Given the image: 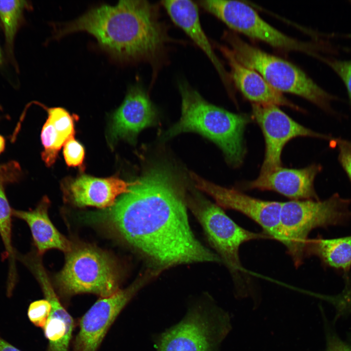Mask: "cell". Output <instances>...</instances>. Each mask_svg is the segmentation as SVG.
Here are the masks:
<instances>
[{
  "label": "cell",
  "mask_w": 351,
  "mask_h": 351,
  "mask_svg": "<svg viewBox=\"0 0 351 351\" xmlns=\"http://www.w3.org/2000/svg\"><path fill=\"white\" fill-rule=\"evenodd\" d=\"M184 193L171 171L155 166L133 181L100 218L158 273L179 264L220 262L194 235Z\"/></svg>",
  "instance_id": "cell-1"
},
{
  "label": "cell",
  "mask_w": 351,
  "mask_h": 351,
  "mask_svg": "<svg viewBox=\"0 0 351 351\" xmlns=\"http://www.w3.org/2000/svg\"><path fill=\"white\" fill-rule=\"evenodd\" d=\"M93 35L114 57L155 66L171 41L157 5L144 0H121L93 8L56 32L57 38L76 32Z\"/></svg>",
  "instance_id": "cell-2"
},
{
  "label": "cell",
  "mask_w": 351,
  "mask_h": 351,
  "mask_svg": "<svg viewBox=\"0 0 351 351\" xmlns=\"http://www.w3.org/2000/svg\"><path fill=\"white\" fill-rule=\"evenodd\" d=\"M179 89L181 117L165 132L164 138L185 132L198 133L219 147L229 164L239 166L245 154L243 134L249 117L209 103L186 82L180 83Z\"/></svg>",
  "instance_id": "cell-3"
},
{
  "label": "cell",
  "mask_w": 351,
  "mask_h": 351,
  "mask_svg": "<svg viewBox=\"0 0 351 351\" xmlns=\"http://www.w3.org/2000/svg\"><path fill=\"white\" fill-rule=\"evenodd\" d=\"M351 199L337 193L324 200H291L282 202L279 241L287 248L296 267L306 257L308 235L314 229L346 224L351 219Z\"/></svg>",
  "instance_id": "cell-4"
},
{
  "label": "cell",
  "mask_w": 351,
  "mask_h": 351,
  "mask_svg": "<svg viewBox=\"0 0 351 351\" xmlns=\"http://www.w3.org/2000/svg\"><path fill=\"white\" fill-rule=\"evenodd\" d=\"M225 38L236 58L258 73L274 89L301 97L332 113L330 102L335 97L319 86L299 67L248 43L234 33H226Z\"/></svg>",
  "instance_id": "cell-5"
},
{
  "label": "cell",
  "mask_w": 351,
  "mask_h": 351,
  "mask_svg": "<svg viewBox=\"0 0 351 351\" xmlns=\"http://www.w3.org/2000/svg\"><path fill=\"white\" fill-rule=\"evenodd\" d=\"M67 253L65 265L55 277L62 294L92 293L105 297L119 290V270L109 254L90 246L72 247Z\"/></svg>",
  "instance_id": "cell-6"
},
{
  "label": "cell",
  "mask_w": 351,
  "mask_h": 351,
  "mask_svg": "<svg viewBox=\"0 0 351 351\" xmlns=\"http://www.w3.org/2000/svg\"><path fill=\"white\" fill-rule=\"evenodd\" d=\"M230 328L226 313L214 305L190 308L178 323L162 333L157 351H218Z\"/></svg>",
  "instance_id": "cell-7"
},
{
  "label": "cell",
  "mask_w": 351,
  "mask_h": 351,
  "mask_svg": "<svg viewBox=\"0 0 351 351\" xmlns=\"http://www.w3.org/2000/svg\"><path fill=\"white\" fill-rule=\"evenodd\" d=\"M187 206L202 225L210 243L230 270L238 286L243 281L239 251L248 241L269 237L254 233L237 225L216 204L206 199L198 193L188 195Z\"/></svg>",
  "instance_id": "cell-8"
},
{
  "label": "cell",
  "mask_w": 351,
  "mask_h": 351,
  "mask_svg": "<svg viewBox=\"0 0 351 351\" xmlns=\"http://www.w3.org/2000/svg\"><path fill=\"white\" fill-rule=\"evenodd\" d=\"M199 5L214 15L231 29L285 51H296L311 54L308 43L293 39L275 28L250 6L238 0H203Z\"/></svg>",
  "instance_id": "cell-9"
},
{
  "label": "cell",
  "mask_w": 351,
  "mask_h": 351,
  "mask_svg": "<svg viewBox=\"0 0 351 351\" xmlns=\"http://www.w3.org/2000/svg\"><path fill=\"white\" fill-rule=\"evenodd\" d=\"M156 275L153 271H149L127 288L119 289L110 296L98 299L80 320L73 351H97L121 311L150 278Z\"/></svg>",
  "instance_id": "cell-10"
},
{
  "label": "cell",
  "mask_w": 351,
  "mask_h": 351,
  "mask_svg": "<svg viewBox=\"0 0 351 351\" xmlns=\"http://www.w3.org/2000/svg\"><path fill=\"white\" fill-rule=\"evenodd\" d=\"M252 113L262 131L265 142V156L260 174L281 167V154L286 144L299 136L326 139L330 136L315 132L297 123L275 105L252 104Z\"/></svg>",
  "instance_id": "cell-11"
},
{
  "label": "cell",
  "mask_w": 351,
  "mask_h": 351,
  "mask_svg": "<svg viewBox=\"0 0 351 351\" xmlns=\"http://www.w3.org/2000/svg\"><path fill=\"white\" fill-rule=\"evenodd\" d=\"M195 186L212 196L221 208L239 212L257 223L270 237L279 241L282 202L266 201L234 188L220 186L190 173Z\"/></svg>",
  "instance_id": "cell-12"
},
{
  "label": "cell",
  "mask_w": 351,
  "mask_h": 351,
  "mask_svg": "<svg viewBox=\"0 0 351 351\" xmlns=\"http://www.w3.org/2000/svg\"><path fill=\"white\" fill-rule=\"evenodd\" d=\"M22 263L34 274L45 298L52 306L43 328L44 335L48 341L47 351H68L74 327L72 317L55 293L39 256L35 254L28 255L24 258Z\"/></svg>",
  "instance_id": "cell-13"
},
{
  "label": "cell",
  "mask_w": 351,
  "mask_h": 351,
  "mask_svg": "<svg viewBox=\"0 0 351 351\" xmlns=\"http://www.w3.org/2000/svg\"><path fill=\"white\" fill-rule=\"evenodd\" d=\"M112 118V140L125 139L134 142L141 130L156 125L157 114L146 91L135 85L130 87Z\"/></svg>",
  "instance_id": "cell-14"
},
{
  "label": "cell",
  "mask_w": 351,
  "mask_h": 351,
  "mask_svg": "<svg viewBox=\"0 0 351 351\" xmlns=\"http://www.w3.org/2000/svg\"><path fill=\"white\" fill-rule=\"evenodd\" d=\"M321 170V165L316 164L301 169L281 166L260 174L255 179L244 183L243 188L274 191L292 200H319L313 183Z\"/></svg>",
  "instance_id": "cell-15"
},
{
  "label": "cell",
  "mask_w": 351,
  "mask_h": 351,
  "mask_svg": "<svg viewBox=\"0 0 351 351\" xmlns=\"http://www.w3.org/2000/svg\"><path fill=\"white\" fill-rule=\"evenodd\" d=\"M132 184L117 176L98 178L81 175L69 179L63 191L66 199L77 206L110 208L119 195L129 191Z\"/></svg>",
  "instance_id": "cell-16"
},
{
  "label": "cell",
  "mask_w": 351,
  "mask_h": 351,
  "mask_svg": "<svg viewBox=\"0 0 351 351\" xmlns=\"http://www.w3.org/2000/svg\"><path fill=\"white\" fill-rule=\"evenodd\" d=\"M219 49L228 62L231 77L235 86L253 104L282 105L299 109L269 85L258 73L240 62L231 49L224 46H219Z\"/></svg>",
  "instance_id": "cell-17"
},
{
  "label": "cell",
  "mask_w": 351,
  "mask_h": 351,
  "mask_svg": "<svg viewBox=\"0 0 351 351\" xmlns=\"http://www.w3.org/2000/svg\"><path fill=\"white\" fill-rule=\"evenodd\" d=\"M160 3L172 21L183 30L208 57L224 84L228 85V74L203 31L197 4L189 0H163Z\"/></svg>",
  "instance_id": "cell-18"
},
{
  "label": "cell",
  "mask_w": 351,
  "mask_h": 351,
  "mask_svg": "<svg viewBox=\"0 0 351 351\" xmlns=\"http://www.w3.org/2000/svg\"><path fill=\"white\" fill-rule=\"evenodd\" d=\"M49 201L43 198L37 207L28 211L13 209V216L24 221L28 225L39 255L51 249L68 253L72 246L55 228L48 214Z\"/></svg>",
  "instance_id": "cell-19"
},
{
  "label": "cell",
  "mask_w": 351,
  "mask_h": 351,
  "mask_svg": "<svg viewBox=\"0 0 351 351\" xmlns=\"http://www.w3.org/2000/svg\"><path fill=\"white\" fill-rule=\"evenodd\" d=\"M315 256L322 264L349 275L351 268V235L332 238H323L320 236L309 239L306 257Z\"/></svg>",
  "instance_id": "cell-20"
},
{
  "label": "cell",
  "mask_w": 351,
  "mask_h": 351,
  "mask_svg": "<svg viewBox=\"0 0 351 351\" xmlns=\"http://www.w3.org/2000/svg\"><path fill=\"white\" fill-rule=\"evenodd\" d=\"M12 210L4 192L3 181H0V236L4 248L2 258L8 261L6 288L8 296H11L18 278L16 261L17 253L12 241Z\"/></svg>",
  "instance_id": "cell-21"
},
{
  "label": "cell",
  "mask_w": 351,
  "mask_h": 351,
  "mask_svg": "<svg viewBox=\"0 0 351 351\" xmlns=\"http://www.w3.org/2000/svg\"><path fill=\"white\" fill-rule=\"evenodd\" d=\"M28 5L24 0H0V19L10 51H11L23 10Z\"/></svg>",
  "instance_id": "cell-22"
},
{
  "label": "cell",
  "mask_w": 351,
  "mask_h": 351,
  "mask_svg": "<svg viewBox=\"0 0 351 351\" xmlns=\"http://www.w3.org/2000/svg\"><path fill=\"white\" fill-rule=\"evenodd\" d=\"M41 140L44 148L42 159L47 166H51L55 162L59 150L67 140L47 119L41 130Z\"/></svg>",
  "instance_id": "cell-23"
},
{
  "label": "cell",
  "mask_w": 351,
  "mask_h": 351,
  "mask_svg": "<svg viewBox=\"0 0 351 351\" xmlns=\"http://www.w3.org/2000/svg\"><path fill=\"white\" fill-rule=\"evenodd\" d=\"M45 108V107H44ZM48 114L47 119L68 141L74 137L75 131L74 122L78 117L71 115L62 107L45 108Z\"/></svg>",
  "instance_id": "cell-24"
},
{
  "label": "cell",
  "mask_w": 351,
  "mask_h": 351,
  "mask_svg": "<svg viewBox=\"0 0 351 351\" xmlns=\"http://www.w3.org/2000/svg\"><path fill=\"white\" fill-rule=\"evenodd\" d=\"M52 306L46 298L34 301L28 307L27 315L35 326L43 328L51 311Z\"/></svg>",
  "instance_id": "cell-25"
},
{
  "label": "cell",
  "mask_w": 351,
  "mask_h": 351,
  "mask_svg": "<svg viewBox=\"0 0 351 351\" xmlns=\"http://www.w3.org/2000/svg\"><path fill=\"white\" fill-rule=\"evenodd\" d=\"M63 153L65 162L68 166L82 168L85 150L81 144L74 137L65 143Z\"/></svg>",
  "instance_id": "cell-26"
},
{
  "label": "cell",
  "mask_w": 351,
  "mask_h": 351,
  "mask_svg": "<svg viewBox=\"0 0 351 351\" xmlns=\"http://www.w3.org/2000/svg\"><path fill=\"white\" fill-rule=\"evenodd\" d=\"M332 146L338 151V161L351 182V142L341 138L332 139Z\"/></svg>",
  "instance_id": "cell-27"
},
{
  "label": "cell",
  "mask_w": 351,
  "mask_h": 351,
  "mask_svg": "<svg viewBox=\"0 0 351 351\" xmlns=\"http://www.w3.org/2000/svg\"><path fill=\"white\" fill-rule=\"evenodd\" d=\"M329 65L344 82L351 104V59L348 60L330 59Z\"/></svg>",
  "instance_id": "cell-28"
},
{
  "label": "cell",
  "mask_w": 351,
  "mask_h": 351,
  "mask_svg": "<svg viewBox=\"0 0 351 351\" xmlns=\"http://www.w3.org/2000/svg\"><path fill=\"white\" fill-rule=\"evenodd\" d=\"M328 351H351V348L337 339H333L329 344Z\"/></svg>",
  "instance_id": "cell-29"
},
{
  "label": "cell",
  "mask_w": 351,
  "mask_h": 351,
  "mask_svg": "<svg viewBox=\"0 0 351 351\" xmlns=\"http://www.w3.org/2000/svg\"><path fill=\"white\" fill-rule=\"evenodd\" d=\"M0 351H21L0 336Z\"/></svg>",
  "instance_id": "cell-30"
},
{
  "label": "cell",
  "mask_w": 351,
  "mask_h": 351,
  "mask_svg": "<svg viewBox=\"0 0 351 351\" xmlns=\"http://www.w3.org/2000/svg\"><path fill=\"white\" fill-rule=\"evenodd\" d=\"M12 165L13 164L0 165V174L7 172L8 170L13 168Z\"/></svg>",
  "instance_id": "cell-31"
},
{
  "label": "cell",
  "mask_w": 351,
  "mask_h": 351,
  "mask_svg": "<svg viewBox=\"0 0 351 351\" xmlns=\"http://www.w3.org/2000/svg\"><path fill=\"white\" fill-rule=\"evenodd\" d=\"M5 147V140L4 138L0 135V154L2 152Z\"/></svg>",
  "instance_id": "cell-32"
},
{
  "label": "cell",
  "mask_w": 351,
  "mask_h": 351,
  "mask_svg": "<svg viewBox=\"0 0 351 351\" xmlns=\"http://www.w3.org/2000/svg\"><path fill=\"white\" fill-rule=\"evenodd\" d=\"M2 63V56L1 54V51L0 49V65Z\"/></svg>",
  "instance_id": "cell-33"
}]
</instances>
